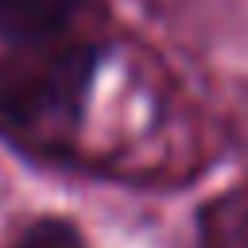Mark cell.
<instances>
[{
    "label": "cell",
    "mask_w": 248,
    "mask_h": 248,
    "mask_svg": "<svg viewBox=\"0 0 248 248\" xmlns=\"http://www.w3.org/2000/svg\"><path fill=\"white\" fill-rule=\"evenodd\" d=\"M12 248H85V244H81V236H78V229H74L70 221L43 217V221H35L31 229H23Z\"/></svg>",
    "instance_id": "3"
},
{
    "label": "cell",
    "mask_w": 248,
    "mask_h": 248,
    "mask_svg": "<svg viewBox=\"0 0 248 248\" xmlns=\"http://www.w3.org/2000/svg\"><path fill=\"white\" fill-rule=\"evenodd\" d=\"M205 248H248V186L217 198L202 213Z\"/></svg>",
    "instance_id": "2"
},
{
    "label": "cell",
    "mask_w": 248,
    "mask_h": 248,
    "mask_svg": "<svg viewBox=\"0 0 248 248\" xmlns=\"http://www.w3.org/2000/svg\"><path fill=\"white\" fill-rule=\"evenodd\" d=\"M81 0H0V39L12 43H46L62 31Z\"/></svg>",
    "instance_id": "1"
}]
</instances>
